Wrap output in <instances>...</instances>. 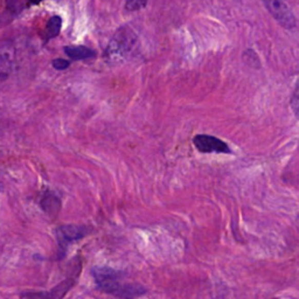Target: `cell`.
Returning <instances> with one entry per match:
<instances>
[{"mask_svg": "<svg viewBox=\"0 0 299 299\" xmlns=\"http://www.w3.org/2000/svg\"><path fill=\"white\" fill-rule=\"evenodd\" d=\"M91 275L101 291L119 299H136L147 292L143 285L124 282V273L113 268L94 267Z\"/></svg>", "mask_w": 299, "mask_h": 299, "instance_id": "obj_1", "label": "cell"}, {"mask_svg": "<svg viewBox=\"0 0 299 299\" xmlns=\"http://www.w3.org/2000/svg\"><path fill=\"white\" fill-rule=\"evenodd\" d=\"M91 232V227L81 225H63L58 227L55 230V235L59 245V257L62 258L66 255L71 243L82 240Z\"/></svg>", "mask_w": 299, "mask_h": 299, "instance_id": "obj_2", "label": "cell"}, {"mask_svg": "<svg viewBox=\"0 0 299 299\" xmlns=\"http://www.w3.org/2000/svg\"><path fill=\"white\" fill-rule=\"evenodd\" d=\"M264 5L270 12L271 15L286 29H293L296 27V16L292 13L285 0H262Z\"/></svg>", "mask_w": 299, "mask_h": 299, "instance_id": "obj_3", "label": "cell"}, {"mask_svg": "<svg viewBox=\"0 0 299 299\" xmlns=\"http://www.w3.org/2000/svg\"><path fill=\"white\" fill-rule=\"evenodd\" d=\"M193 144L195 148L201 153H225L230 155L233 153L227 143L209 135H196L193 138Z\"/></svg>", "mask_w": 299, "mask_h": 299, "instance_id": "obj_4", "label": "cell"}, {"mask_svg": "<svg viewBox=\"0 0 299 299\" xmlns=\"http://www.w3.org/2000/svg\"><path fill=\"white\" fill-rule=\"evenodd\" d=\"M79 273L68 277L67 279L62 281L50 291L47 292H34V293H23V298H31V299H62L66 294L74 288L76 279H78Z\"/></svg>", "mask_w": 299, "mask_h": 299, "instance_id": "obj_5", "label": "cell"}, {"mask_svg": "<svg viewBox=\"0 0 299 299\" xmlns=\"http://www.w3.org/2000/svg\"><path fill=\"white\" fill-rule=\"evenodd\" d=\"M40 204L44 212L50 217L58 216L60 209H61V200L55 194L50 193V192H46L44 196H42Z\"/></svg>", "mask_w": 299, "mask_h": 299, "instance_id": "obj_6", "label": "cell"}, {"mask_svg": "<svg viewBox=\"0 0 299 299\" xmlns=\"http://www.w3.org/2000/svg\"><path fill=\"white\" fill-rule=\"evenodd\" d=\"M65 53L71 60H75V61H79V60H84V59H91L96 55L95 50H92V49L88 48V47H84V46L65 47Z\"/></svg>", "mask_w": 299, "mask_h": 299, "instance_id": "obj_7", "label": "cell"}, {"mask_svg": "<svg viewBox=\"0 0 299 299\" xmlns=\"http://www.w3.org/2000/svg\"><path fill=\"white\" fill-rule=\"evenodd\" d=\"M61 27H62V19L58 15L52 16L48 23H47L46 39L50 40V39H53V38L58 36L60 32H61Z\"/></svg>", "mask_w": 299, "mask_h": 299, "instance_id": "obj_8", "label": "cell"}, {"mask_svg": "<svg viewBox=\"0 0 299 299\" xmlns=\"http://www.w3.org/2000/svg\"><path fill=\"white\" fill-rule=\"evenodd\" d=\"M147 0H126L125 7L129 11H138L146 6Z\"/></svg>", "mask_w": 299, "mask_h": 299, "instance_id": "obj_9", "label": "cell"}, {"mask_svg": "<svg viewBox=\"0 0 299 299\" xmlns=\"http://www.w3.org/2000/svg\"><path fill=\"white\" fill-rule=\"evenodd\" d=\"M69 61H67L65 59H57L53 61V67L58 70H65L69 67Z\"/></svg>", "mask_w": 299, "mask_h": 299, "instance_id": "obj_10", "label": "cell"}, {"mask_svg": "<svg viewBox=\"0 0 299 299\" xmlns=\"http://www.w3.org/2000/svg\"><path fill=\"white\" fill-rule=\"evenodd\" d=\"M297 96H298V92H297V89H296V91H294L293 94V100H292V103H293V106H294V111H296V114H297Z\"/></svg>", "mask_w": 299, "mask_h": 299, "instance_id": "obj_11", "label": "cell"}, {"mask_svg": "<svg viewBox=\"0 0 299 299\" xmlns=\"http://www.w3.org/2000/svg\"><path fill=\"white\" fill-rule=\"evenodd\" d=\"M41 2H42V0H31V3L34 4V5H36V4H39Z\"/></svg>", "mask_w": 299, "mask_h": 299, "instance_id": "obj_12", "label": "cell"}]
</instances>
